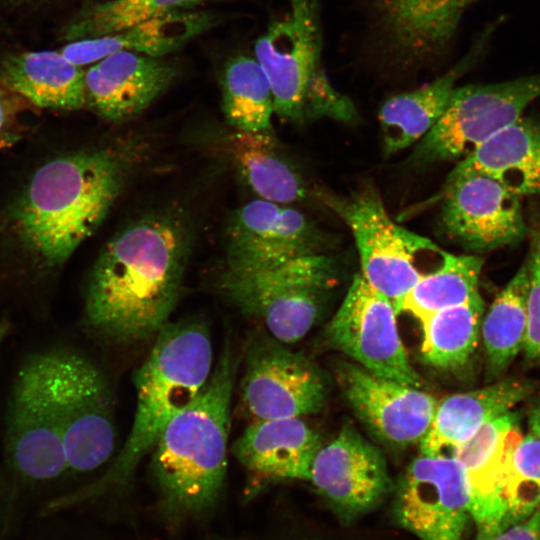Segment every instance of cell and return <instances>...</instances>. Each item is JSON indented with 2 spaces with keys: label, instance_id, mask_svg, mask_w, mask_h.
<instances>
[{
  "label": "cell",
  "instance_id": "5",
  "mask_svg": "<svg viewBox=\"0 0 540 540\" xmlns=\"http://www.w3.org/2000/svg\"><path fill=\"white\" fill-rule=\"evenodd\" d=\"M290 7L254 48L271 86L274 113L296 123L323 117L352 120V101L333 87L323 67L318 0H290Z\"/></svg>",
  "mask_w": 540,
  "mask_h": 540
},
{
  "label": "cell",
  "instance_id": "22",
  "mask_svg": "<svg viewBox=\"0 0 540 540\" xmlns=\"http://www.w3.org/2000/svg\"><path fill=\"white\" fill-rule=\"evenodd\" d=\"M219 21L220 16L210 11L180 10L153 17L117 33L72 41L59 52L79 66L119 51L163 57L179 50Z\"/></svg>",
  "mask_w": 540,
  "mask_h": 540
},
{
  "label": "cell",
  "instance_id": "35",
  "mask_svg": "<svg viewBox=\"0 0 540 540\" xmlns=\"http://www.w3.org/2000/svg\"><path fill=\"white\" fill-rule=\"evenodd\" d=\"M27 103L0 81V147L16 141L20 133V117Z\"/></svg>",
  "mask_w": 540,
  "mask_h": 540
},
{
  "label": "cell",
  "instance_id": "24",
  "mask_svg": "<svg viewBox=\"0 0 540 540\" xmlns=\"http://www.w3.org/2000/svg\"><path fill=\"white\" fill-rule=\"evenodd\" d=\"M532 391L531 384L508 378L481 389L446 396L437 403L431 426L420 442L425 455L444 454L486 422L507 412Z\"/></svg>",
  "mask_w": 540,
  "mask_h": 540
},
{
  "label": "cell",
  "instance_id": "31",
  "mask_svg": "<svg viewBox=\"0 0 540 540\" xmlns=\"http://www.w3.org/2000/svg\"><path fill=\"white\" fill-rule=\"evenodd\" d=\"M440 255L441 266L430 274H422L403 298L400 312H409L421 321L438 311L463 304L479 294L482 258L444 251Z\"/></svg>",
  "mask_w": 540,
  "mask_h": 540
},
{
  "label": "cell",
  "instance_id": "33",
  "mask_svg": "<svg viewBox=\"0 0 540 540\" xmlns=\"http://www.w3.org/2000/svg\"><path fill=\"white\" fill-rule=\"evenodd\" d=\"M504 499L505 529L530 516L540 506V438L522 437L509 461Z\"/></svg>",
  "mask_w": 540,
  "mask_h": 540
},
{
  "label": "cell",
  "instance_id": "10",
  "mask_svg": "<svg viewBox=\"0 0 540 540\" xmlns=\"http://www.w3.org/2000/svg\"><path fill=\"white\" fill-rule=\"evenodd\" d=\"M392 302L356 274L326 327V339L358 365L380 377L420 387L401 341Z\"/></svg>",
  "mask_w": 540,
  "mask_h": 540
},
{
  "label": "cell",
  "instance_id": "17",
  "mask_svg": "<svg viewBox=\"0 0 540 540\" xmlns=\"http://www.w3.org/2000/svg\"><path fill=\"white\" fill-rule=\"evenodd\" d=\"M338 380L355 413L381 440L402 447L427 434L438 403L433 395L358 364H342Z\"/></svg>",
  "mask_w": 540,
  "mask_h": 540
},
{
  "label": "cell",
  "instance_id": "32",
  "mask_svg": "<svg viewBox=\"0 0 540 540\" xmlns=\"http://www.w3.org/2000/svg\"><path fill=\"white\" fill-rule=\"evenodd\" d=\"M208 0H108L83 8L65 29L75 41L113 34L163 14L189 10Z\"/></svg>",
  "mask_w": 540,
  "mask_h": 540
},
{
  "label": "cell",
  "instance_id": "11",
  "mask_svg": "<svg viewBox=\"0 0 540 540\" xmlns=\"http://www.w3.org/2000/svg\"><path fill=\"white\" fill-rule=\"evenodd\" d=\"M395 522L420 540H463L470 515L465 471L452 456L420 454L393 500Z\"/></svg>",
  "mask_w": 540,
  "mask_h": 540
},
{
  "label": "cell",
  "instance_id": "6",
  "mask_svg": "<svg viewBox=\"0 0 540 540\" xmlns=\"http://www.w3.org/2000/svg\"><path fill=\"white\" fill-rule=\"evenodd\" d=\"M337 281L335 260L315 253L266 269L225 267L219 288L240 312L262 322L274 339L288 344L313 327Z\"/></svg>",
  "mask_w": 540,
  "mask_h": 540
},
{
  "label": "cell",
  "instance_id": "38",
  "mask_svg": "<svg viewBox=\"0 0 540 540\" xmlns=\"http://www.w3.org/2000/svg\"><path fill=\"white\" fill-rule=\"evenodd\" d=\"M11 330V322L7 318L0 319V348Z\"/></svg>",
  "mask_w": 540,
  "mask_h": 540
},
{
  "label": "cell",
  "instance_id": "36",
  "mask_svg": "<svg viewBox=\"0 0 540 540\" xmlns=\"http://www.w3.org/2000/svg\"><path fill=\"white\" fill-rule=\"evenodd\" d=\"M491 540H540V506L526 519L509 526Z\"/></svg>",
  "mask_w": 540,
  "mask_h": 540
},
{
  "label": "cell",
  "instance_id": "25",
  "mask_svg": "<svg viewBox=\"0 0 540 540\" xmlns=\"http://www.w3.org/2000/svg\"><path fill=\"white\" fill-rule=\"evenodd\" d=\"M455 169L489 176L520 197L540 195V122L521 116L479 144Z\"/></svg>",
  "mask_w": 540,
  "mask_h": 540
},
{
  "label": "cell",
  "instance_id": "12",
  "mask_svg": "<svg viewBox=\"0 0 540 540\" xmlns=\"http://www.w3.org/2000/svg\"><path fill=\"white\" fill-rule=\"evenodd\" d=\"M241 395L255 420L301 417L322 408L327 383L304 356L271 335L257 334L246 348Z\"/></svg>",
  "mask_w": 540,
  "mask_h": 540
},
{
  "label": "cell",
  "instance_id": "23",
  "mask_svg": "<svg viewBox=\"0 0 540 540\" xmlns=\"http://www.w3.org/2000/svg\"><path fill=\"white\" fill-rule=\"evenodd\" d=\"M322 446L319 435L300 417H287L255 420L233 443L232 452L252 472L308 480Z\"/></svg>",
  "mask_w": 540,
  "mask_h": 540
},
{
  "label": "cell",
  "instance_id": "29",
  "mask_svg": "<svg viewBox=\"0 0 540 540\" xmlns=\"http://www.w3.org/2000/svg\"><path fill=\"white\" fill-rule=\"evenodd\" d=\"M222 110L238 131L271 132L274 113L271 86L255 57L230 58L221 76Z\"/></svg>",
  "mask_w": 540,
  "mask_h": 540
},
{
  "label": "cell",
  "instance_id": "4",
  "mask_svg": "<svg viewBox=\"0 0 540 540\" xmlns=\"http://www.w3.org/2000/svg\"><path fill=\"white\" fill-rule=\"evenodd\" d=\"M123 183V166L109 151L55 158L20 195L12 214L16 235L45 266L61 265L98 228Z\"/></svg>",
  "mask_w": 540,
  "mask_h": 540
},
{
  "label": "cell",
  "instance_id": "18",
  "mask_svg": "<svg viewBox=\"0 0 540 540\" xmlns=\"http://www.w3.org/2000/svg\"><path fill=\"white\" fill-rule=\"evenodd\" d=\"M521 439L517 417L509 411L486 422L451 449V456L461 464L467 477L476 540H491L505 529L506 471Z\"/></svg>",
  "mask_w": 540,
  "mask_h": 540
},
{
  "label": "cell",
  "instance_id": "27",
  "mask_svg": "<svg viewBox=\"0 0 540 540\" xmlns=\"http://www.w3.org/2000/svg\"><path fill=\"white\" fill-rule=\"evenodd\" d=\"M228 151L259 199L287 205L304 197L302 179L276 152L270 132L235 130L228 139Z\"/></svg>",
  "mask_w": 540,
  "mask_h": 540
},
{
  "label": "cell",
  "instance_id": "1",
  "mask_svg": "<svg viewBox=\"0 0 540 540\" xmlns=\"http://www.w3.org/2000/svg\"><path fill=\"white\" fill-rule=\"evenodd\" d=\"M191 243V225L175 208L149 212L117 232L89 276L85 330L110 345L155 337L178 301Z\"/></svg>",
  "mask_w": 540,
  "mask_h": 540
},
{
  "label": "cell",
  "instance_id": "14",
  "mask_svg": "<svg viewBox=\"0 0 540 540\" xmlns=\"http://www.w3.org/2000/svg\"><path fill=\"white\" fill-rule=\"evenodd\" d=\"M478 0H360L377 50L398 67L430 64L444 55L465 10Z\"/></svg>",
  "mask_w": 540,
  "mask_h": 540
},
{
  "label": "cell",
  "instance_id": "2",
  "mask_svg": "<svg viewBox=\"0 0 540 540\" xmlns=\"http://www.w3.org/2000/svg\"><path fill=\"white\" fill-rule=\"evenodd\" d=\"M236 368L227 340L202 390L170 421L151 451L158 505L173 524L206 516L220 498Z\"/></svg>",
  "mask_w": 540,
  "mask_h": 540
},
{
  "label": "cell",
  "instance_id": "28",
  "mask_svg": "<svg viewBox=\"0 0 540 540\" xmlns=\"http://www.w3.org/2000/svg\"><path fill=\"white\" fill-rule=\"evenodd\" d=\"M528 286L527 261L496 296L482 318L480 329L491 378L502 374L523 348Z\"/></svg>",
  "mask_w": 540,
  "mask_h": 540
},
{
  "label": "cell",
  "instance_id": "9",
  "mask_svg": "<svg viewBox=\"0 0 540 540\" xmlns=\"http://www.w3.org/2000/svg\"><path fill=\"white\" fill-rule=\"evenodd\" d=\"M327 202L353 234L361 275L400 313L403 298L422 276L414 265L415 256L424 251L441 254L442 250L430 239L396 224L372 189L349 198H328Z\"/></svg>",
  "mask_w": 540,
  "mask_h": 540
},
{
  "label": "cell",
  "instance_id": "26",
  "mask_svg": "<svg viewBox=\"0 0 540 540\" xmlns=\"http://www.w3.org/2000/svg\"><path fill=\"white\" fill-rule=\"evenodd\" d=\"M0 81L40 108L77 110L86 105L85 72L59 51L5 57L0 63Z\"/></svg>",
  "mask_w": 540,
  "mask_h": 540
},
{
  "label": "cell",
  "instance_id": "30",
  "mask_svg": "<svg viewBox=\"0 0 540 540\" xmlns=\"http://www.w3.org/2000/svg\"><path fill=\"white\" fill-rule=\"evenodd\" d=\"M484 312L480 295L438 311L420 321L423 331V360L439 369L463 366L473 354Z\"/></svg>",
  "mask_w": 540,
  "mask_h": 540
},
{
  "label": "cell",
  "instance_id": "20",
  "mask_svg": "<svg viewBox=\"0 0 540 540\" xmlns=\"http://www.w3.org/2000/svg\"><path fill=\"white\" fill-rule=\"evenodd\" d=\"M540 98V72L488 84L456 88L446 111V125L462 147L474 149L515 122Z\"/></svg>",
  "mask_w": 540,
  "mask_h": 540
},
{
  "label": "cell",
  "instance_id": "16",
  "mask_svg": "<svg viewBox=\"0 0 540 540\" xmlns=\"http://www.w3.org/2000/svg\"><path fill=\"white\" fill-rule=\"evenodd\" d=\"M226 266L266 269L320 253V232L300 211L255 199L233 211L226 227Z\"/></svg>",
  "mask_w": 540,
  "mask_h": 540
},
{
  "label": "cell",
  "instance_id": "19",
  "mask_svg": "<svg viewBox=\"0 0 540 540\" xmlns=\"http://www.w3.org/2000/svg\"><path fill=\"white\" fill-rule=\"evenodd\" d=\"M177 74V66L163 57L115 52L85 72L86 105L105 120H130L145 111Z\"/></svg>",
  "mask_w": 540,
  "mask_h": 540
},
{
  "label": "cell",
  "instance_id": "7",
  "mask_svg": "<svg viewBox=\"0 0 540 540\" xmlns=\"http://www.w3.org/2000/svg\"><path fill=\"white\" fill-rule=\"evenodd\" d=\"M54 350L29 355L20 365L7 402L4 451L12 470L29 482L67 472L54 390Z\"/></svg>",
  "mask_w": 540,
  "mask_h": 540
},
{
  "label": "cell",
  "instance_id": "8",
  "mask_svg": "<svg viewBox=\"0 0 540 540\" xmlns=\"http://www.w3.org/2000/svg\"><path fill=\"white\" fill-rule=\"evenodd\" d=\"M54 390L67 470L91 471L115 446L113 391L101 368L85 353L53 347Z\"/></svg>",
  "mask_w": 540,
  "mask_h": 540
},
{
  "label": "cell",
  "instance_id": "37",
  "mask_svg": "<svg viewBox=\"0 0 540 540\" xmlns=\"http://www.w3.org/2000/svg\"><path fill=\"white\" fill-rule=\"evenodd\" d=\"M529 426L531 432L540 438V401L532 409L529 416Z\"/></svg>",
  "mask_w": 540,
  "mask_h": 540
},
{
  "label": "cell",
  "instance_id": "21",
  "mask_svg": "<svg viewBox=\"0 0 540 540\" xmlns=\"http://www.w3.org/2000/svg\"><path fill=\"white\" fill-rule=\"evenodd\" d=\"M496 25H489L447 72L416 90L387 99L379 111L384 151L393 154L419 142L438 122L456 82L484 56Z\"/></svg>",
  "mask_w": 540,
  "mask_h": 540
},
{
  "label": "cell",
  "instance_id": "15",
  "mask_svg": "<svg viewBox=\"0 0 540 540\" xmlns=\"http://www.w3.org/2000/svg\"><path fill=\"white\" fill-rule=\"evenodd\" d=\"M308 480L344 522L375 509L392 488L383 455L351 425L319 449Z\"/></svg>",
  "mask_w": 540,
  "mask_h": 540
},
{
  "label": "cell",
  "instance_id": "3",
  "mask_svg": "<svg viewBox=\"0 0 540 540\" xmlns=\"http://www.w3.org/2000/svg\"><path fill=\"white\" fill-rule=\"evenodd\" d=\"M211 372L212 345L205 323L193 319L167 323L133 376L136 411L120 453L100 478L52 500L46 510H62L126 484L170 421L196 398Z\"/></svg>",
  "mask_w": 540,
  "mask_h": 540
},
{
  "label": "cell",
  "instance_id": "34",
  "mask_svg": "<svg viewBox=\"0 0 540 540\" xmlns=\"http://www.w3.org/2000/svg\"><path fill=\"white\" fill-rule=\"evenodd\" d=\"M527 261L529 286L526 299V329L523 349L528 358L540 362V234L533 236Z\"/></svg>",
  "mask_w": 540,
  "mask_h": 540
},
{
  "label": "cell",
  "instance_id": "13",
  "mask_svg": "<svg viewBox=\"0 0 540 540\" xmlns=\"http://www.w3.org/2000/svg\"><path fill=\"white\" fill-rule=\"evenodd\" d=\"M520 199L489 176L454 168L444 190L442 228L473 251L515 244L527 233Z\"/></svg>",
  "mask_w": 540,
  "mask_h": 540
}]
</instances>
